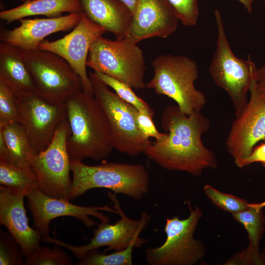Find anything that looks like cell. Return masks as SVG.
Here are the masks:
<instances>
[{"label":"cell","mask_w":265,"mask_h":265,"mask_svg":"<svg viewBox=\"0 0 265 265\" xmlns=\"http://www.w3.org/2000/svg\"><path fill=\"white\" fill-rule=\"evenodd\" d=\"M161 127L167 132L162 140L152 142L145 155L162 168L185 171L198 176L207 169H216L214 154L206 147L202 135L210 128V121L200 112L186 115L178 106L163 110Z\"/></svg>","instance_id":"cell-1"},{"label":"cell","mask_w":265,"mask_h":265,"mask_svg":"<svg viewBox=\"0 0 265 265\" xmlns=\"http://www.w3.org/2000/svg\"><path fill=\"white\" fill-rule=\"evenodd\" d=\"M70 133L67 149L71 160H99L114 148L106 116L94 96L82 90L65 103Z\"/></svg>","instance_id":"cell-2"},{"label":"cell","mask_w":265,"mask_h":265,"mask_svg":"<svg viewBox=\"0 0 265 265\" xmlns=\"http://www.w3.org/2000/svg\"><path fill=\"white\" fill-rule=\"evenodd\" d=\"M73 180L68 200H71L93 188H103L135 200L148 192V170L140 164L104 162L89 165L81 160H71Z\"/></svg>","instance_id":"cell-3"},{"label":"cell","mask_w":265,"mask_h":265,"mask_svg":"<svg viewBox=\"0 0 265 265\" xmlns=\"http://www.w3.org/2000/svg\"><path fill=\"white\" fill-rule=\"evenodd\" d=\"M152 66L154 76L146 87L173 99L186 115L200 112L206 100L194 86L198 78L196 61L185 56L161 54L153 60Z\"/></svg>","instance_id":"cell-4"},{"label":"cell","mask_w":265,"mask_h":265,"mask_svg":"<svg viewBox=\"0 0 265 265\" xmlns=\"http://www.w3.org/2000/svg\"><path fill=\"white\" fill-rule=\"evenodd\" d=\"M217 29L216 49L209 68L214 82L229 95L238 116L246 106V95L254 80L257 68L249 56L246 59L237 57L231 50L225 32L219 10H214Z\"/></svg>","instance_id":"cell-5"},{"label":"cell","mask_w":265,"mask_h":265,"mask_svg":"<svg viewBox=\"0 0 265 265\" xmlns=\"http://www.w3.org/2000/svg\"><path fill=\"white\" fill-rule=\"evenodd\" d=\"M86 66L130 86L140 89L146 87V69L143 52L137 43L127 38L110 40L99 37L92 45Z\"/></svg>","instance_id":"cell-6"},{"label":"cell","mask_w":265,"mask_h":265,"mask_svg":"<svg viewBox=\"0 0 265 265\" xmlns=\"http://www.w3.org/2000/svg\"><path fill=\"white\" fill-rule=\"evenodd\" d=\"M189 216L180 219L177 216L166 218L164 231L166 238L160 246L147 248L146 260L150 265H193L201 261L206 255V248L193 235L203 214L198 206L192 209L187 202Z\"/></svg>","instance_id":"cell-7"},{"label":"cell","mask_w":265,"mask_h":265,"mask_svg":"<svg viewBox=\"0 0 265 265\" xmlns=\"http://www.w3.org/2000/svg\"><path fill=\"white\" fill-rule=\"evenodd\" d=\"M22 50L35 91L46 100L56 104H65L83 90L80 78L61 56L45 50Z\"/></svg>","instance_id":"cell-8"},{"label":"cell","mask_w":265,"mask_h":265,"mask_svg":"<svg viewBox=\"0 0 265 265\" xmlns=\"http://www.w3.org/2000/svg\"><path fill=\"white\" fill-rule=\"evenodd\" d=\"M88 76L93 89V96L101 106L109 127L113 148L119 152L136 157L144 153L151 145L136 126L132 105L112 92L93 72Z\"/></svg>","instance_id":"cell-9"},{"label":"cell","mask_w":265,"mask_h":265,"mask_svg":"<svg viewBox=\"0 0 265 265\" xmlns=\"http://www.w3.org/2000/svg\"><path fill=\"white\" fill-rule=\"evenodd\" d=\"M107 194L113 203V208L120 215V218L114 224L101 221L94 231L93 237L87 244L81 246L72 245L53 238L49 235L43 236L42 240L67 248L80 260L89 251L103 246L107 247L105 252L111 250H122L133 242L137 243L141 247L148 240L141 238L139 236L150 222V215L143 212L139 220L131 219L122 210L116 194L108 192Z\"/></svg>","instance_id":"cell-10"},{"label":"cell","mask_w":265,"mask_h":265,"mask_svg":"<svg viewBox=\"0 0 265 265\" xmlns=\"http://www.w3.org/2000/svg\"><path fill=\"white\" fill-rule=\"evenodd\" d=\"M70 128L67 118L59 125L49 146L36 154L30 161V167L46 194L68 199L72 181L71 159L67 149Z\"/></svg>","instance_id":"cell-11"},{"label":"cell","mask_w":265,"mask_h":265,"mask_svg":"<svg viewBox=\"0 0 265 265\" xmlns=\"http://www.w3.org/2000/svg\"><path fill=\"white\" fill-rule=\"evenodd\" d=\"M17 98L19 123L36 153L47 148L60 124L67 118L66 104L52 103L34 90Z\"/></svg>","instance_id":"cell-12"},{"label":"cell","mask_w":265,"mask_h":265,"mask_svg":"<svg viewBox=\"0 0 265 265\" xmlns=\"http://www.w3.org/2000/svg\"><path fill=\"white\" fill-rule=\"evenodd\" d=\"M249 92L247 105L232 122L225 142L228 152L240 168L255 145L265 140V90L259 87L256 79Z\"/></svg>","instance_id":"cell-13"},{"label":"cell","mask_w":265,"mask_h":265,"mask_svg":"<svg viewBox=\"0 0 265 265\" xmlns=\"http://www.w3.org/2000/svg\"><path fill=\"white\" fill-rule=\"evenodd\" d=\"M80 19L72 30L59 39L43 40L37 49L53 52L63 58L80 78L83 91L93 96V89L86 71V61L94 42L106 32L102 26L80 12Z\"/></svg>","instance_id":"cell-14"},{"label":"cell","mask_w":265,"mask_h":265,"mask_svg":"<svg viewBox=\"0 0 265 265\" xmlns=\"http://www.w3.org/2000/svg\"><path fill=\"white\" fill-rule=\"evenodd\" d=\"M27 207L33 217L34 228L42 236L49 235V225L53 219L62 216H71L81 221L87 227L97 225L90 216L97 218L100 221L109 222L108 217L102 212L117 214L113 207L104 206H82L71 203L63 198L50 196L36 188L29 192Z\"/></svg>","instance_id":"cell-15"},{"label":"cell","mask_w":265,"mask_h":265,"mask_svg":"<svg viewBox=\"0 0 265 265\" xmlns=\"http://www.w3.org/2000/svg\"><path fill=\"white\" fill-rule=\"evenodd\" d=\"M179 19L167 0H138L126 38L135 43L173 33Z\"/></svg>","instance_id":"cell-16"},{"label":"cell","mask_w":265,"mask_h":265,"mask_svg":"<svg viewBox=\"0 0 265 265\" xmlns=\"http://www.w3.org/2000/svg\"><path fill=\"white\" fill-rule=\"evenodd\" d=\"M80 19V13H69L53 18H22L19 20L20 23L19 26L12 29L1 30L0 41L24 51L35 50L47 36L73 29Z\"/></svg>","instance_id":"cell-17"},{"label":"cell","mask_w":265,"mask_h":265,"mask_svg":"<svg viewBox=\"0 0 265 265\" xmlns=\"http://www.w3.org/2000/svg\"><path fill=\"white\" fill-rule=\"evenodd\" d=\"M26 196L0 186V223L19 244L24 255L28 256L38 245L42 235L28 224L24 206Z\"/></svg>","instance_id":"cell-18"},{"label":"cell","mask_w":265,"mask_h":265,"mask_svg":"<svg viewBox=\"0 0 265 265\" xmlns=\"http://www.w3.org/2000/svg\"><path fill=\"white\" fill-rule=\"evenodd\" d=\"M81 12L89 19L114 34L116 39L125 38L132 14L120 0H79Z\"/></svg>","instance_id":"cell-19"},{"label":"cell","mask_w":265,"mask_h":265,"mask_svg":"<svg viewBox=\"0 0 265 265\" xmlns=\"http://www.w3.org/2000/svg\"><path fill=\"white\" fill-rule=\"evenodd\" d=\"M0 81L16 97L36 90L32 76L24 61L22 49L0 42Z\"/></svg>","instance_id":"cell-20"},{"label":"cell","mask_w":265,"mask_h":265,"mask_svg":"<svg viewBox=\"0 0 265 265\" xmlns=\"http://www.w3.org/2000/svg\"><path fill=\"white\" fill-rule=\"evenodd\" d=\"M64 12L80 13L79 0H33L26 1L13 8L0 12V19L7 24L28 17L43 15L57 17Z\"/></svg>","instance_id":"cell-21"},{"label":"cell","mask_w":265,"mask_h":265,"mask_svg":"<svg viewBox=\"0 0 265 265\" xmlns=\"http://www.w3.org/2000/svg\"><path fill=\"white\" fill-rule=\"evenodd\" d=\"M7 147L5 162L33 172L30 167V161L37 154L32 149L27 135L20 123L8 125L0 128Z\"/></svg>","instance_id":"cell-22"},{"label":"cell","mask_w":265,"mask_h":265,"mask_svg":"<svg viewBox=\"0 0 265 265\" xmlns=\"http://www.w3.org/2000/svg\"><path fill=\"white\" fill-rule=\"evenodd\" d=\"M265 207V201L249 203L244 210L232 214L234 219L241 224L247 233L249 243L246 249L257 256L265 253L260 250V242L265 232V216L263 212Z\"/></svg>","instance_id":"cell-23"},{"label":"cell","mask_w":265,"mask_h":265,"mask_svg":"<svg viewBox=\"0 0 265 265\" xmlns=\"http://www.w3.org/2000/svg\"><path fill=\"white\" fill-rule=\"evenodd\" d=\"M0 184L17 192L27 194L39 188L38 181L33 172H29L0 160Z\"/></svg>","instance_id":"cell-24"},{"label":"cell","mask_w":265,"mask_h":265,"mask_svg":"<svg viewBox=\"0 0 265 265\" xmlns=\"http://www.w3.org/2000/svg\"><path fill=\"white\" fill-rule=\"evenodd\" d=\"M135 242L126 248L115 251L110 254L100 253L96 250L88 252L77 263L78 265H132V251L134 248H140Z\"/></svg>","instance_id":"cell-25"},{"label":"cell","mask_w":265,"mask_h":265,"mask_svg":"<svg viewBox=\"0 0 265 265\" xmlns=\"http://www.w3.org/2000/svg\"><path fill=\"white\" fill-rule=\"evenodd\" d=\"M95 75L107 86L114 90L122 100L139 111L153 117L154 111L144 100L139 97L127 84L104 74L93 71Z\"/></svg>","instance_id":"cell-26"},{"label":"cell","mask_w":265,"mask_h":265,"mask_svg":"<svg viewBox=\"0 0 265 265\" xmlns=\"http://www.w3.org/2000/svg\"><path fill=\"white\" fill-rule=\"evenodd\" d=\"M56 245L53 248L37 245L32 252L26 257V265H70L71 258L63 249Z\"/></svg>","instance_id":"cell-27"},{"label":"cell","mask_w":265,"mask_h":265,"mask_svg":"<svg viewBox=\"0 0 265 265\" xmlns=\"http://www.w3.org/2000/svg\"><path fill=\"white\" fill-rule=\"evenodd\" d=\"M19 122L16 96L6 84L0 81V128Z\"/></svg>","instance_id":"cell-28"},{"label":"cell","mask_w":265,"mask_h":265,"mask_svg":"<svg viewBox=\"0 0 265 265\" xmlns=\"http://www.w3.org/2000/svg\"><path fill=\"white\" fill-rule=\"evenodd\" d=\"M203 190L213 205L231 214L244 210L249 203L246 200L221 192L209 185H205Z\"/></svg>","instance_id":"cell-29"},{"label":"cell","mask_w":265,"mask_h":265,"mask_svg":"<svg viewBox=\"0 0 265 265\" xmlns=\"http://www.w3.org/2000/svg\"><path fill=\"white\" fill-rule=\"evenodd\" d=\"M22 250L11 234L0 232V265H22L25 264Z\"/></svg>","instance_id":"cell-30"},{"label":"cell","mask_w":265,"mask_h":265,"mask_svg":"<svg viewBox=\"0 0 265 265\" xmlns=\"http://www.w3.org/2000/svg\"><path fill=\"white\" fill-rule=\"evenodd\" d=\"M179 20L185 26H192L197 22L198 0H167Z\"/></svg>","instance_id":"cell-31"},{"label":"cell","mask_w":265,"mask_h":265,"mask_svg":"<svg viewBox=\"0 0 265 265\" xmlns=\"http://www.w3.org/2000/svg\"><path fill=\"white\" fill-rule=\"evenodd\" d=\"M132 110L138 129L145 138L153 137L159 141L167 136V132L161 133L157 130L152 117L139 111L132 106Z\"/></svg>","instance_id":"cell-32"},{"label":"cell","mask_w":265,"mask_h":265,"mask_svg":"<svg viewBox=\"0 0 265 265\" xmlns=\"http://www.w3.org/2000/svg\"><path fill=\"white\" fill-rule=\"evenodd\" d=\"M254 162H260L265 167V140L260 145L255 146L242 163V168Z\"/></svg>","instance_id":"cell-33"},{"label":"cell","mask_w":265,"mask_h":265,"mask_svg":"<svg viewBox=\"0 0 265 265\" xmlns=\"http://www.w3.org/2000/svg\"><path fill=\"white\" fill-rule=\"evenodd\" d=\"M257 85L265 90V65L257 70Z\"/></svg>","instance_id":"cell-34"},{"label":"cell","mask_w":265,"mask_h":265,"mask_svg":"<svg viewBox=\"0 0 265 265\" xmlns=\"http://www.w3.org/2000/svg\"><path fill=\"white\" fill-rule=\"evenodd\" d=\"M7 156V147L3 135L0 131V160L5 161Z\"/></svg>","instance_id":"cell-35"},{"label":"cell","mask_w":265,"mask_h":265,"mask_svg":"<svg viewBox=\"0 0 265 265\" xmlns=\"http://www.w3.org/2000/svg\"><path fill=\"white\" fill-rule=\"evenodd\" d=\"M130 10L132 14L134 12L138 0H120Z\"/></svg>","instance_id":"cell-36"},{"label":"cell","mask_w":265,"mask_h":265,"mask_svg":"<svg viewBox=\"0 0 265 265\" xmlns=\"http://www.w3.org/2000/svg\"><path fill=\"white\" fill-rule=\"evenodd\" d=\"M241 3L249 13H251L253 10V3L255 0H237Z\"/></svg>","instance_id":"cell-37"},{"label":"cell","mask_w":265,"mask_h":265,"mask_svg":"<svg viewBox=\"0 0 265 265\" xmlns=\"http://www.w3.org/2000/svg\"><path fill=\"white\" fill-rule=\"evenodd\" d=\"M20 0L21 1H22V2H25V1H26V0Z\"/></svg>","instance_id":"cell-38"},{"label":"cell","mask_w":265,"mask_h":265,"mask_svg":"<svg viewBox=\"0 0 265 265\" xmlns=\"http://www.w3.org/2000/svg\"><path fill=\"white\" fill-rule=\"evenodd\" d=\"M31 0H26V1H31Z\"/></svg>","instance_id":"cell-39"},{"label":"cell","mask_w":265,"mask_h":265,"mask_svg":"<svg viewBox=\"0 0 265 265\" xmlns=\"http://www.w3.org/2000/svg\"><path fill=\"white\" fill-rule=\"evenodd\" d=\"M265 2V0H263Z\"/></svg>","instance_id":"cell-40"}]
</instances>
